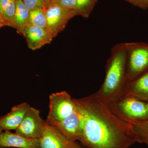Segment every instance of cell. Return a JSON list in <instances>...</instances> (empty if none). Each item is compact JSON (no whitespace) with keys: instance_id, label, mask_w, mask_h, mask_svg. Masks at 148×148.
<instances>
[{"instance_id":"603a6c76","label":"cell","mask_w":148,"mask_h":148,"mask_svg":"<svg viewBox=\"0 0 148 148\" xmlns=\"http://www.w3.org/2000/svg\"><path fill=\"white\" fill-rule=\"evenodd\" d=\"M54 0H45V7H49L50 6L52 5V4L54 1Z\"/></svg>"},{"instance_id":"ba28073f","label":"cell","mask_w":148,"mask_h":148,"mask_svg":"<svg viewBox=\"0 0 148 148\" xmlns=\"http://www.w3.org/2000/svg\"><path fill=\"white\" fill-rule=\"evenodd\" d=\"M46 121L45 130L40 138V148H83L75 141L66 138L57 128Z\"/></svg>"},{"instance_id":"4fadbf2b","label":"cell","mask_w":148,"mask_h":148,"mask_svg":"<svg viewBox=\"0 0 148 148\" xmlns=\"http://www.w3.org/2000/svg\"><path fill=\"white\" fill-rule=\"evenodd\" d=\"M40 148L39 139L25 138L10 131L0 135V148Z\"/></svg>"},{"instance_id":"8fae6325","label":"cell","mask_w":148,"mask_h":148,"mask_svg":"<svg viewBox=\"0 0 148 148\" xmlns=\"http://www.w3.org/2000/svg\"><path fill=\"white\" fill-rule=\"evenodd\" d=\"M30 107L27 103L13 107L10 112L0 118V127L5 131L16 130L23 121Z\"/></svg>"},{"instance_id":"5bb4252c","label":"cell","mask_w":148,"mask_h":148,"mask_svg":"<svg viewBox=\"0 0 148 148\" xmlns=\"http://www.w3.org/2000/svg\"><path fill=\"white\" fill-rule=\"evenodd\" d=\"M30 11L25 6L21 0H16L14 24L16 32L23 36L28 25Z\"/></svg>"},{"instance_id":"6da1fadb","label":"cell","mask_w":148,"mask_h":148,"mask_svg":"<svg viewBox=\"0 0 148 148\" xmlns=\"http://www.w3.org/2000/svg\"><path fill=\"white\" fill-rule=\"evenodd\" d=\"M75 103L81 119L80 142L88 148H129L138 140L132 125L111 110L96 93Z\"/></svg>"},{"instance_id":"7c38bea8","label":"cell","mask_w":148,"mask_h":148,"mask_svg":"<svg viewBox=\"0 0 148 148\" xmlns=\"http://www.w3.org/2000/svg\"><path fill=\"white\" fill-rule=\"evenodd\" d=\"M23 36L26 38L28 47L33 50L49 44L53 39L46 30L33 25L27 26Z\"/></svg>"},{"instance_id":"d4e9b609","label":"cell","mask_w":148,"mask_h":148,"mask_svg":"<svg viewBox=\"0 0 148 148\" xmlns=\"http://www.w3.org/2000/svg\"><path fill=\"white\" fill-rule=\"evenodd\" d=\"M147 103V105H148V103Z\"/></svg>"},{"instance_id":"9c48e42d","label":"cell","mask_w":148,"mask_h":148,"mask_svg":"<svg viewBox=\"0 0 148 148\" xmlns=\"http://www.w3.org/2000/svg\"><path fill=\"white\" fill-rule=\"evenodd\" d=\"M47 121L54 125L69 140L80 142L82 136L81 119L77 107L73 113L62 120Z\"/></svg>"},{"instance_id":"ffe728a7","label":"cell","mask_w":148,"mask_h":148,"mask_svg":"<svg viewBox=\"0 0 148 148\" xmlns=\"http://www.w3.org/2000/svg\"><path fill=\"white\" fill-rule=\"evenodd\" d=\"M76 0H54L52 5H54L66 10H74Z\"/></svg>"},{"instance_id":"277c9868","label":"cell","mask_w":148,"mask_h":148,"mask_svg":"<svg viewBox=\"0 0 148 148\" xmlns=\"http://www.w3.org/2000/svg\"><path fill=\"white\" fill-rule=\"evenodd\" d=\"M107 105L114 113L128 123L148 120L147 103L144 101L133 98H121Z\"/></svg>"},{"instance_id":"52a82bcc","label":"cell","mask_w":148,"mask_h":148,"mask_svg":"<svg viewBox=\"0 0 148 148\" xmlns=\"http://www.w3.org/2000/svg\"><path fill=\"white\" fill-rule=\"evenodd\" d=\"M46 121L42 118L38 109L30 107L15 133L32 139H40L45 130Z\"/></svg>"},{"instance_id":"7402d4cb","label":"cell","mask_w":148,"mask_h":148,"mask_svg":"<svg viewBox=\"0 0 148 148\" xmlns=\"http://www.w3.org/2000/svg\"><path fill=\"white\" fill-rule=\"evenodd\" d=\"M5 26H8V25L0 13V29Z\"/></svg>"},{"instance_id":"2e32d148","label":"cell","mask_w":148,"mask_h":148,"mask_svg":"<svg viewBox=\"0 0 148 148\" xmlns=\"http://www.w3.org/2000/svg\"><path fill=\"white\" fill-rule=\"evenodd\" d=\"M97 3L98 0H76L74 10L77 16L88 18Z\"/></svg>"},{"instance_id":"d6986e66","label":"cell","mask_w":148,"mask_h":148,"mask_svg":"<svg viewBox=\"0 0 148 148\" xmlns=\"http://www.w3.org/2000/svg\"><path fill=\"white\" fill-rule=\"evenodd\" d=\"M25 6L30 11L45 9V0H21Z\"/></svg>"},{"instance_id":"cb8c5ba5","label":"cell","mask_w":148,"mask_h":148,"mask_svg":"<svg viewBox=\"0 0 148 148\" xmlns=\"http://www.w3.org/2000/svg\"><path fill=\"white\" fill-rule=\"evenodd\" d=\"M3 130L2 129H1V128L0 127V135H1V133H2V132H3Z\"/></svg>"},{"instance_id":"ac0fdd59","label":"cell","mask_w":148,"mask_h":148,"mask_svg":"<svg viewBox=\"0 0 148 148\" xmlns=\"http://www.w3.org/2000/svg\"><path fill=\"white\" fill-rule=\"evenodd\" d=\"M29 25L37 26L47 30L46 8L30 11L28 25Z\"/></svg>"},{"instance_id":"3957f363","label":"cell","mask_w":148,"mask_h":148,"mask_svg":"<svg viewBox=\"0 0 148 148\" xmlns=\"http://www.w3.org/2000/svg\"><path fill=\"white\" fill-rule=\"evenodd\" d=\"M126 82L138 78L148 69V43L126 42Z\"/></svg>"},{"instance_id":"7a4b0ae2","label":"cell","mask_w":148,"mask_h":148,"mask_svg":"<svg viewBox=\"0 0 148 148\" xmlns=\"http://www.w3.org/2000/svg\"><path fill=\"white\" fill-rule=\"evenodd\" d=\"M126 42L117 44L111 49L106 62L104 82L100 89L95 92L107 105L121 98L126 81Z\"/></svg>"},{"instance_id":"44dd1931","label":"cell","mask_w":148,"mask_h":148,"mask_svg":"<svg viewBox=\"0 0 148 148\" xmlns=\"http://www.w3.org/2000/svg\"><path fill=\"white\" fill-rule=\"evenodd\" d=\"M134 6L143 10L148 9V0H124Z\"/></svg>"},{"instance_id":"e0dca14e","label":"cell","mask_w":148,"mask_h":148,"mask_svg":"<svg viewBox=\"0 0 148 148\" xmlns=\"http://www.w3.org/2000/svg\"><path fill=\"white\" fill-rule=\"evenodd\" d=\"M130 124L133 127L138 143L146 144L148 147V120L132 122Z\"/></svg>"},{"instance_id":"5b68a950","label":"cell","mask_w":148,"mask_h":148,"mask_svg":"<svg viewBox=\"0 0 148 148\" xmlns=\"http://www.w3.org/2000/svg\"><path fill=\"white\" fill-rule=\"evenodd\" d=\"M76 108L75 98L67 91L51 93L49 96V111L46 121L62 120L73 113Z\"/></svg>"},{"instance_id":"9a60e30c","label":"cell","mask_w":148,"mask_h":148,"mask_svg":"<svg viewBox=\"0 0 148 148\" xmlns=\"http://www.w3.org/2000/svg\"><path fill=\"white\" fill-rule=\"evenodd\" d=\"M16 0H0V13L8 27L15 28Z\"/></svg>"},{"instance_id":"8992f818","label":"cell","mask_w":148,"mask_h":148,"mask_svg":"<svg viewBox=\"0 0 148 148\" xmlns=\"http://www.w3.org/2000/svg\"><path fill=\"white\" fill-rule=\"evenodd\" d=\"M47 30L54 38L65 29L69 21L77 16L74 10H66L52 5L46 8Z\"/></svg>"},{"instance_id":"30bf717a","label":"cell","mask_w":148,"mask_h":148,"mask_svg":"<svg viewBox=\"0 0 148 148\" xmlns=\"http://www.w3.org/2000/svg\"><path fill=\"white\" fill-rule=\"evenodd\" d=\"M121 98L148 101V71L135 79L125 84L122 92Z\"/></svg>"}]
</instances>
